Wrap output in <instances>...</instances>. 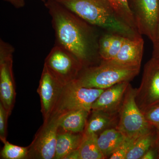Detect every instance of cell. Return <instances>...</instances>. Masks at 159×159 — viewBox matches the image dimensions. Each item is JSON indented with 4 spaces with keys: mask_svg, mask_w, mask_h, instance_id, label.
I'll list each match as a JSON object with an SVG mask.
<instances>
[{
    "mask_svg": "<svg viewBox=\"0 0 159 159\" xmlns=\"http://www.w3.org/2000/svg\"><path fill=\"white\" fill-rule=\"evenodd\" d=\"M90 112L84 109L70 111L59 116L58 130L83 133Z\"/></svg>",
    "mask_w": 159,
    "mask_h": 159,
    "instance_id": "obj_15",
    "label": "cell"
},
{
    "mask_svg": "<svg viewBox=\"0 0 159 159\" xmlns=\"http://www.w3.org/2000/svg\"><path fill=\"white\" fill-rule=\"evenodd\" d=\"M10 115L2 103L0 102V139L3 143L6 141L7 122Z\"/></svg>",
    "mask_w": 159,
    "mask_h": 159,
    "instance_id": "obj_24",
    "label": "cell"
},
{
    "mask_svg": "<svg viewBox=\"0 0 159 159\" xmlns=\"http://www.w3.org/2000/svg\"><path fill=\"white\" fill-rule=\"evenodd\" d=\"M103 90L83 87L72 81L64 87L51 115L61 116L70 111L78 109L91 111L93 103Z\"/></svg>",
    "mask_w": 159,
    "mask_h": 159,
    "instance_id": "obj_5",
    "label": "cell"
},
{
    "mask_svg": "<svg viewBox=\"0 0 159 159\" xmlns=\"http://www.w3.org/2000/svg\"><path fill=\"white\" fill-rule=\"evenodd\" d=\"M129 84L128 81L119 83L103 90L93 103L92 110L119 114Z\"/></svg>",
    "mask_w": 159,
    "mask_h": 159,
    "instance_id": "obj_13",
    "label": "cell"
},
{
    "mask_svg": "<svg viewBox=\"0 0 159 159\" xmlns=\"http://www.w3.org/2000/svg\"><path fill=\"white\" fill-rule=\"evenodd\" d=\"M119 114L91 110L84 133L98 135L107 129L116 128Z\"/></svg>",
    "mask_w": 159,
    "mask_h": 159,
    "instance_id": "obj_14",
    "label": "cell"
},
{
    "mask_svg": "<svg viewBox=\"0 0 159 159\" xmlns=\"http://www.w3.org/2000/svg\"><path fill=\"white\" fill-rule=\"evenodd\" d=\"M144 46L142 36L134 39L127 38L116 56L112 60L104 61L122 67L140 69Z\"/></svg>",
    "mask_w": 159,
    "mask_h": 159,
    "instance_id": "obj_12",
    "label": "cell"
},
{
    "mask_svg": "<svg viewBox=\"0 0 159 159\" xmlns=\"http://www.w3.org/2000/svg\"><path fill=\"white\" fill-rule=\"evenodd\" d=\"M84 134L58 130L54 159H64L68 154L77 150L82 141Z\"/></svg>",
    "mask_w": 159,
    "mask_h": 159,
    "instance_id": "obj_17",
    "label": "cell"
},
{
    "mask_svg": "<svg viewBox=\"0 0 159 159\" xmlns=\"http://www.w3.org/2000/svg\"><path fill=\"white\" fill-rule=\"evenodd\" d=\"M64 86L44 65L37 91L44 121L51 116Z\"/></svg>",
    "mask_w": 159,
    "mask_h": 159,
    "instance_id": "obj_11",
    "label": "cell"
},
{
    "mask_svg": "<svg viewBox=\"0 0 159 159\" xmlns=\"http://www.w3.org/2000/svg\"><path fill=\"white\" fill-rule=\"evenodd\" d=\"M157 131V136L156 142L155 146L156 148L157 152V158L159 159V131L158 130Z\"/></svg>",
    "mask_w": 159,
    "mask_h": 159,
    "instance_id": "obj_30",
    "label": "cell"
},
{
    "mask_svg": "<svg viewBox=\"0 0 159 159\" xmlns=\"http://www.w3.org/2000/svg\"><path fill=\"white\" fill-rule=\"evenodd\" d=\"M111 6L121 20L139 33L136 24L129 6L128 0H109Z\"/></svg>",
    "mask_w": 159,
    "mask_h": 159,
    "instance_id": "obj_21",
    "label": "cell"
},
{
    "mask_svg": "<svg viewBox=\"0 0 159 159\" xmlns=\"http://www.w3.org/2000/svg\"><path fill=\"white\" fill-rule=\"evenodd\" d=\"M8 2L16 9L23 8L25 6V0H4Z\"/></svg>",
    "mask_w": 159,
    "mask_h": 159,
    "instance_id": "obj_27",
    "label": "cell"
},
{
    "mask_svg": "<svg viewBox=\"0 0 159 159\" xmlns=\"http://www.w3.org/2000/svg\"><path fill=\"white\" fill-rule=\"evenodd\" d=\"M135 99L143 114L159 105V61L152 57L145 64Z\"/></svg>",
    "mask_w": 159,
    "mask_h": 159,
    "instance_id": "obj_10",
    "label": "cell"
},
{
    "mask_svg": "<svg viewBox=\"0 0 159 159\" xmlns=\"http://www.w3.org/2000/svg\"><path fill=\"white\" fill-rule=\"evenodd\" d=\"M152 58L159 61V43L153 44Z\"/></svg>",
    "mask_w": 159,
    "mask_h": 159,
    "instance_id": "obj_28",
    "label": "cell"
},
{
    "mask_svg": "<svg viewBox=\"0 0 159 159\" xmlns=\"http://www.w3.org/2000/svg\"><path fill=\"white\" fill-rule=\"evenodd\" d=\"M154 128L139 136L132 145L125 159H141L144 154L155 146L157 136Z\"/></svg>",
    "mask_w": 159,
    "mask_h": 159,
    "instance_id": "obj_19",
    "label": "cell"
},
{
    "mask_svg": "<svg viewBox=\"0 0 159 159\" xmlns=\"http://www.w3.org/2000/svg\"><path fill=\"white\" fill-rule=\"evenodd\" d=\"M1 151V159H27L29 147L13 145L6 141Z\"/></svg>",
    "mask_w": 159,
    "mask_h": 159,
    "instance_id": "obj_22",
    "label": "cell"
},
{
    "mask_svg": "<svg viewBox=\"0 0 159 159\" xmlns=\"http://www.w3.org/2000/svg\"><path fill=\"white\" fill-rule=\"evenodd\" d=\"M14 48L0 40V102L10 115L15 103L16 92L13 74Z\"/></svg>",
    "mask_w": 159,
    "mask_h": 159,
    "instance_id": "obj_9",
    "label": "cell"
},
{
    "mask_svg": "<svg viewBox=\"0 0 159 159\" xmlns=\"http://www.w3.org/2000/svg\"><path fill=\"white\" fill-rule=\"evenodd\" d=\"M64 159H79V152L78 149L68 154Z\"/></svg>",
    "mask_w": 159,
    "mask_h": 159,
    "instance_id": "obj_29",
    "label": "cell"
},
{
    "mask_svg": "<svg viewBox=\"0 0 159 159\" xmlns=\"http://www.w3.org/2000/svg\"><path fill=\"white\" fill-rule=\"evenodd\" d=\"M139 136H125L122 143L110 157V159H125L132 145Z\"/></svg>",
    "mask_w": 159,
    "mask_h": 159,
    "instance_id": "obj_23",
    "label": "cell"
},
{
    "mask_svg": "<svg viewBox=\"0 0 159 159\" xmlns=\"http://www.w3.org/2000/svg\"><path fill=\"white\" fill-rule=\"evenodd\" d=\"M59 116L52 114L44 121L28 146L27 159H54Z\"/></svg>",
    "mask_w": 159,
    "mask_h": 159,
    "instance_id": "obj_7",
    "label": "cell"
},
{
    "mask_svg": "<svg viewBox=\"0 0 159 159\" xmlns=\"http://www.w3.org/2000/svg\"><path fill=\"white\" fill-rule=\"evenodd\" d=\"M136 89L129 84L119 111L117 129L126 137L139 136L154 128L137 105Z\"/></svg>",
    "mask_w": 159,
    "mask_h": 159,
    "instance_id": "obj_4",
    "label": "cell"
},
{
    "mask_svg": "<svg viewBox=\"0 0 159 159\" xmlns=\"http://www.w3.org/2000/svg\"><path fill=\"white\" fill-rule=\"evenodd\" d=\"M42 1H43V2H46V0H41Z\"/></svg>",
    "mask_w": 159,
    "mask_h": 159,
    "instance_id": "obj_32",
    "label": "cell"
},
{
    "mask_svg": "<svg viewBox=\"0 0 159 159\" xmlns=\"http://www.w3.org/2000/svg\"><path fill=\"white\" fill-rule=\"evenodd\" d=\"M144 115L149 124L159 131V105L149 109Z\"/></svg>",
    "mask_w": 159,
    "mask_h": 159,
    "instance_id": "obj_25",
    "label": "cell"
},
{
    "mask_svg": "<svg viewBox=\"0 0 159 159\" xmlns=\"http://www.w3.org/2000/svg\"><path fill=\"white\" fill-rule=\"evenodd\" d=\"M45 5L52 18L56 44L74 54L84 67L92 65L98 54L93 25L55 1L47 0Z\"/></svg>",
    "mask_w": 159,
    "mask_h": 159,
    "instance_id": "obj_1",
    "label": "cell"
},
{
    "mask_svg": "<svg viewBox=\"0 0 159 159\" xmlns=\"http://www.w3.org/2000/svg\"><path fill=\"white\" fill-rule=\"evenodd\" d=\"M129 6L141 35L154 43L159 21V0H128Z\"/></svg>",
    "mask_w": 159,
    "mask_h": 159,
    "instance_id": "obj_8",
    "label": "cell"
},
{
    "mask_svg": "<svg viewBox=\"0 0 159 159\" xmlns=\"http://www.w3.org/2000/svg\"><path fill=\"white\" fill-rule=\"evenodd\" d=\"M126 37L115 33H107L98 42V54L101 60L110 61L116 56Z\"/></svg>",
    "mask_w": 159,
    "mask_h": 159,
    "instance_id": "obj_16",
    "label": "cell"
},
{
    "mask_svg": "<svg viewBox=\"0 0 159 159\" xmlns=\"http://www.w3.org/2000/svg\"><path fill=\"white\" fill-rule=\"evenodd\" d=\"M157 152L155 146H154L147 151L141 159H153L157 158Z\"/></svg>",
    "mask_w": 159,
    "mask_h": 159,
    "instance_id": "obj_26",
    "label": "cell"
},
{
    "mask_svg": "<svg viewBox=\"0 0 159 159\" xmlns=\"http://www.w3.org/2000/svg\"><path fill=\"white\" fill-rule=\"evenodd\" d=\"M44 65L64 85L75 80L84 67L74 54L56 44L46 57Z\"/></svg>",
    "mask_w": 159,
    "mask_h": 159,
    "instance_id": "obj_6",
    "label": "cell"
},
{
    "mask_svg": "<svg viewBox=\"0 0 159 159\" xmlns=\"http://www.w3.org/2000/svg\"><path fill=\"white\" fill-rule=\"evenodd\" d=\"M125 137L116 128L107 129L98 135L97 143L105 159L110 157Z\"/></svg>",
    "mask_w": 159,
    "mask_h": 159,
    "instance_id": "obj_18",
    "label": "cell"
},
{
    "mask_svg": "<svg viewBox=\"0 0 159 159\" xmlns=\"http://www.w3.org/2000/svg\"><path fill=\"white\" fill-rule=\"evenodd\" d=\"M159 43V25H158V28L157 34V37L156 41L154 43Z\"/></svg>",
    "mask_w": 159,
    "mask_h": 159,
    "instance_id": "obj_31",
    "label": "cell"
},
{
    "mask_svg": "<svg viewBox=\"0 0 159 159\" xmlns=\"http://www.w3.org/2000/svg\"><path fill=\"white\" fill-rule=\"evenodd\" d=\"M140 71V69L122 67L101 60L98 65L84 67L74 81L83 87L105 89L119 83L129 82Z\"/></svg>",
    "mask_w": 159,
    "mask_h": 159,
    "instance_id": "obj_3",
    "label": "cell"
},
{
    "mask_svg": "<svg viewBox=\"0 0 159 159\" xmlns=\"http://www.w3.org/2000/svg\"><path fill=\"white\" fill-rule=\"evenodd\" d=\"M93 26L107 32L134 39L142 36L118 16L109 0H52Z\"/></svg>",
    "mask_w": 159,
    "mask_h": 159,
    "instance_id": "obj_2",
    "label": "cell"
},
{
    "mask_svg": "<svg viewBox=\"0 0 159 159\" xmlns=\"http://www.w3.org/2000/svg\"><path fill=\"white\" fill-rule=\"evenodd\" d=\"M83 134L82 141L78 148L79 159H105L97 143L98 135Z\"/></svg>",
    "mask_w": 159,
    "mask_h": 159,
    "instance_id": "obj_20",
    "label": "cell"
}]
</instances>
